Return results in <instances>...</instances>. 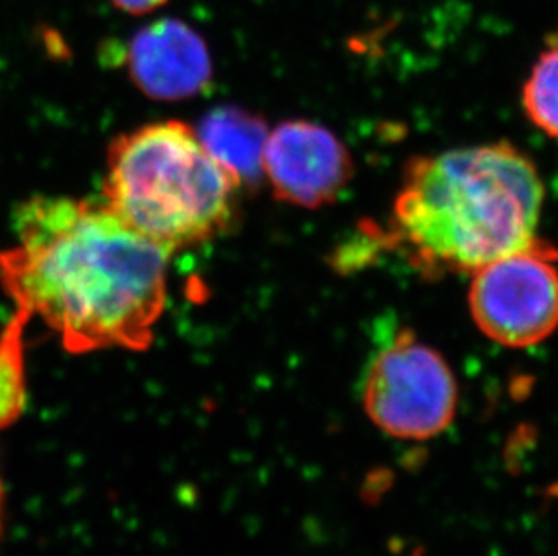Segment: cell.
<instances>
[{
	"instance_id": "1",
	"label": "cell",
	"mask_w": 558,
	"mask_h": 556,
	"mask_svg": "<svg viewBox=\"0 0 558 556\" xmlns=\"http://www.w3.org/2000/svg\"><path fill=\"white\" fill-rule=\"evenodd\" d=\"M16 244L0 252V286L43 316L73 354L145 351L167 305L170 253L104 201L37 195L13 214Z\"/></svg>"
},
{
	"instance_id": "2",
	"label": "cell",
	"mask_w": 558,
	"mask_h": 556,
	"mask_svg": "<svg viewBox=\"0 0 558 556\" xmlns=\"http://www.w3.org/2000/svg\"><path fill=\"white\" fill-rule=\"evenodd\" d=\"M544 195L537 165L505 140L416 156L376 239L423 277L472 275L535 239Z\"/></svg>"
},
{
	"instance_id": "3",
	"label": "cell",
	"mask_w": 558,
	"mask_h": 556,
	"mask_svg": "<svg viewBox=\"0 0 558 556\" xmlns=\"http://www.w3.org/2000/svg\"><path fill=\"white\" fill-rule=\"evenodd\" d=\"M104 203L172 255L230 230L243 184L183 121L118 136L107 154Z\"/></svg>"
},
{
	"instance_id": "4",
	"label": "cell",
	"mask_w": 558,
	"mask_h": 556,
	"mask_svg": "<svg viewBox=\"0 0 558 556\" xmlns=\"http://www.w3.org/2000/svg\"><path fill=\"white\" fill-rule=\"evenodd\" d=\"M458 382L441 352L409 329L396 333L365 371V414L387 436L428 442L452 425Z\"/></svg>"
},
{
	"instance_id": "5",
	"label": "cell",
	"mask_w": 558,
	"mask_h": 556,
	"mask_svg": "<svg viewBox=\"0 0 558 556\" xmlns=\"http://www.w3.org/2000/svg\"><path fill=\"white\" fill-rule=\"evenodd\" d=\"M472 321L486 338L510 349L548 340L558 329V250L533 239L472 274Z\"/></svg>"
},
{
	"instance_id": "6",
	"label": "cell",
	"mask_w": 558,
	"mask_h": 556,
	"mask_svg": "<svg viewBox=\"0 0 558 556\" xmlns=\"http://www.w3.org/2000/svg\"><path fill=\"white\" fill-rule=\"evenodd\" d=\"M263 170L277 200L318 210L348 189L354 161L345 143L326 126L288 120L269 131Z\"/></svg>"
},
{
	"instance_id": "7",
	"label": "cell",
	"mask_w": 558,
	"mask_h": 556,
	"mask_svg": "<svg viewBox=\"0 0 558 556\" xmlns=\"http://www.w3.org/2000/svg\"><path fill=\"white\" fill-rule=\"evenodd\" d=\"M122 58L137 89L153 100H186L208 89L214 78L205 40L178 19H163L140 29Z\"/></svg>"
},
{
	"instance_id": "8",
	"label": "cell",
	"mask_w": 558,
	"mask_h": 556,
	"mask_svg": "<svg viewBox=\"0 0 558 556\" xmlns=\"http://www.w3.org/2000/svg\"><path fill=\"white\" fill-rule=\"evenodd\" d=\"M197 136L214 158L255 189L264 179L263 158L269 129L260 116L235 106L211 109L201 120Z\"/></svg>"
},
{
	"instance_id": "9",
	"label": "cell",
	"mask_w": 558,
	"mask_h": 556,
	"mask_svg": "<svg viewBox=\"0 0 558 556\" xmlns=\"http://www.w3.org/2000/svg\"><path fill=\"white\" fill-rule=\"evenodd\" d=\"M32 316L24 307H16L15 315L0 333V431L15 425L26 412L24 327Z\"/></svg>"
},
{
	"instance_id": "10",
	"label": "cell",
	"mask_w": 558,
	"mask_h": 556,
	"mask_svg": "<svg viewBox=\"0 0 558 556\" xmlns=\"http://www.w3.org/2000/svg\"><path fill=\"white\" fill-rule=\"evenodd\" d=\"M522 109L538 131L558 142V32L549 35L533 63L522 87Z\"/></svg>"
},
{
	"instance_id": "11",
	"label": "cell",
	"mask_w": 558,
	"mask_h": 556,
	"mask_svg": "<svg viewBox=\"0 0 558 556\" xmlns=\"http://www.w3.org/2000/svg\"><path fill=\"white\" fill-rule=\"evenodd\" d=\"M111 2L120 10L132 13V15H145V13L161 8L167 0H111Z\"/></svg>"
},
{
	"instance_id": "12",
	"label": "cell",
	"mask_w": 558,
	"mask_h": 556,
	"mask_svg": "<svg viewBox=\"0 0 558 556\" xmlns=\"http://www.w3.org/2000/svg\"><path fill=\"white\" fill-rule=\"evenodd\" d=\"M2 500H4V489H2V479H0V530H2Z\"/></svg>"
}]
</instances>
